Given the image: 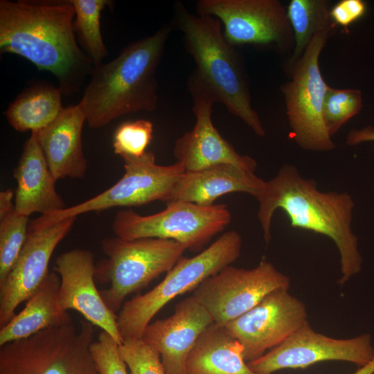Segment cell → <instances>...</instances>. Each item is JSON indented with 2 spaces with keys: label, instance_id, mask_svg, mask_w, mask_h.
<instances>
[{
  "label": "cell",
  "instance_id": "ffe728a7",
  "mask_svg": "<svg viewBox=\"0 0 374 374\" xmlns=\"http://www.w3.org/2000/svg\"><path fill=\"white\" fill-rule=\"evenodd\" d=\"M17 182L15 212L29 217L35 213L49 215L66 208L55 189V182L36 132L26 141L17 166L13 170Z\"/></svg>",
  "mask_w": 374,
  "mask_h": 374
},
{
  "label": "cell",
  "instance_id": "e575fe53",
  "mask_svg": "<svg viewBox=\"0 0 374 374\" xmlns=\"http://www.w3.org/2000/svg\"><path fill=\"white\" fill-rule=\"evenodd\" d=\"M353 374H374V358L367 364L359 367Z\"/></svg>",
  "mask_w": 374,
  "mask_h": 374
},
{
  "label": "cell",
  "instance_id": "ac0fdd59",
  "mask_svg": "<svg viewBox=\"0 0 374 374\" xmlns=\"http://www.w3.org/2000/svg\"><path fill=\"white\" fill-rule=\"evenodd\" d=\"M213 323L210 313L193 295L179 302L171 316L150 323L141 339L160 355L166 374H186L190 351Z\"/></svg>",
  "mask_w": 374,
  "mask_h": 374
},
{
  "label": "cell",
  "instance_id": "4dcf8cb0",
  "mask_svg": "<svg viewBox=\"0 0 374 374\" xmlns=\"http://www.w3.org/2000/svg\"><path fill=\"white\" fill-rule=\"evenodd\" d=\"M90 352L98 374H129L119 353V344L105 331L90 346Z\"/></svg>",
  "mask_w": 374,
  "mask_h": 374
},
{
  "label": "cell",
  "instance_id": "f546056e",
  "mask_svg": "<svg viewBox=\"0 0 374 374\" xmlns=\"http://www.w3.org/2000/svg\"><path fill=\"white\" fill-rule=\"evenodd\" d=\"M119 353L130 374H166L160 355L141 339L124 341Z\"/></svg>",
  "mask_w": 374,
  "mask_h": 374
},
{
  "label": "cell",
  "instance_id": "30bf717a",
  "mask_svg": "<svg viewBox=\"0 0 374 374\" xmlns=\"http://www.w3.org/2000/svg\"><path fill=\"white\" fill-rule=\"evenodd\" d=\"M124 174L113 186L101 193L76 205L49 215H41L29 226L38 228L68 217L114 207L139 206L166 200L172 186L184 172L176 162L163 166L156 163L155 155L147 151L141 157H124Z\"/></svg>",
  "mask_w": 374,
  "mask_h": 374
},
{
  "label": "cell",
  "instance_id": "4fadbf2b",
  "mask_svg": "<svg viewBox=\"0 0 374 374\" xmlns=\"http://www.w3.org/2000/svg\"><path fill=\"white\" fill-rule=\"evenodd\" d=\"M373 358L370 334L335 339L314 331L307 323L283 343L247 364L257 373L271 374L285 368H305L325 361H344L361 367Z\"/></svg>",
  "mask_w": 374,
  "mask_h": 374
},
{
  "label": "cell",
  "instance_id": "7c38bea8",
  "mask_svg": "<svg viewBox=\"0 0 374 374\" xmlns=\"http://www.w3.org/2000/svg\"><path fill=\"white\" fill-rule=\"evenodd\" d=\"M196 12L217 19L233 46L284 49L294 42L287 10L277 0H199Z\"/></svg>",
  "mask_w": 374,
  "mask_h": 374
},
{
  "label": "cell",
  "instance_id": "9c48e42d",
  "mask_svg": "<svg viewBox=\"0 0 374 374\" xmlns=\"http://www.w3.org/2000/svg\"><path fill=\"white\" fill-rule=\"evenodd\" d=\"M332 31L316 33L291 67L292 80L281 87L292 138L302 148L329 151L335 145L324 123L323 108L330 87L319 65L322 49Z\"/></svg>",
  "mask_w": 374,
  "mask_h": 374
},
{
  "label": "cell",
  "instance_id": "836d02e7",
  "mask_svg": "<svg viewBox=\"0 0 374 374\" xmlns=\"http://www.w3.org/2000/svg\"><path fill=\"white\" fill-rule=\"evenodd\" d=\"M15 211V193L11 189L0 193V220Z\"/></svg>",
  "mask_w": 374,
  "mask_h": 374
},
{
  "label": "cell",
  "instance_id": "7402d4cb",
  "mask_svg": "<svg viewBox=\"0 0 374 374\" xmlns=\"http://www.w3.org/2000/svg\"><path fill=\"white\" fill-rule=\"evenodd\" d=\"M60 278L50 271L46 279L28 299L23 310L0 329V346L27 338L42 330L72 323L69 314L60 301Z\"/></svg>",
  "mask_w": 374,
  "mask_h": 374
},
{
  "label": "cell",
  "instance_id": "d6986e66",
  "mask_svg": "<svg viewBox=\"0 0 374 374\" xmlns=\"http://www.w3.org/2000/svg\"><path fill=\"white\" fill-rule=\"evenodd\" d=\"M87 117L81 104L63 107L57 117L36 132L50 170L57 181L84 176L88 163L82 148V132Z\"/></svg>",
  "mask_w": 374,
  "mask_h": 374
},
{
  "label": "cell",
  "instance_id": "ba28073f",
  "mask_svg": "<svg viewBox=\"0 0 374 374\" xmlns=\"http://www.w3.org/2000/svg\"><path fill=\"white\" fill-rule=\"evenodd\" d=\"M164 210L141 215L132 209L118 211L112 223L118 238L132 240L161 238L175 240L187 249L200 250L231 221L224 204L201 206L186 202L167 203Z\"/></svg>",
  "mask_w": 374,
  "mask_h": 374
},
{
  "label": "cell",
  "instance_id": "4316f807",
  "mask_svg": "<svg viewBox=\"0 0 374 374\" xmlns=\"http://www.w3.org/2000/svg\"><path fill=\"white\" fill-rule=\"evenodd\" d=\"M28 217L15 211L0 220V284L3 283L24 245Z\"/></svg>",
  "mask_w": 374,
  "mask_h": 374
},
{
  "label": "cell",
  "instance_id": "9a60e30c",
  "mask_svg": "<svg viewBox=\"0 0 374 374\" xmlns=\"http://www.w3.org/2000/svg\"><path fill=\"white\" fill-rule=\"evenodd\" d=\"M76 217L48 226L28 227L24 245L3 283L0 284V327L15 315L17 308L37 291L48 276L54 250L72 229Z\"/></svg>",
  "mask_w": 374,
  "mask_h": 374
},
{
  "label": "cell",
  "instance_id": "3957f363",
  "mask_svg": "<svg viewBox=\"0 0 374 374\" xmlns=\"http://www.w3.org/2000/svg\"><path fill=\"white\" fill-rule=\"evenodd\" d=\"M174 29L171 23L130 43L112 60L94 65L82 99L91 128L106 126L118 117L155 110L156 72Z\"/></svg>",
  "mask_w": 374,
  "mask_h": 374
},
{
  "label": "cell",
  "instance_id": "484cf974",
  "mask_svg": "<svg viewBox=\"0 0 374 374\" xmlns=\"http://www.w3.org/2000/svg\"><path fill=\"white\" fill-rule=\"evenodd\" d=\"M75 9L73 28L78 42L95 64L108 55L100 30L102 11L113 1L109 0H71Z\"/></svg>",
  "mask_w": 374,
  "mask_h": 374
},
{
  "label": "cell",
  "instance_id": "1f68e13d",
  "mask_svg": "<svg viewBox=\"0 0 374 374\" xmlns=\"http://www.w3.org/2000/svg\"><path fill=\"white\" fill-rule=\"evenodd\" d=\"M366 3L362 0H341L330 10V16L335 25L347 28L366 12Z\"/></svg>",
  "mask_w": 374,
  "mask_h": 374
},
{
  "label": "cell",
  "instance_id": "e0dca14e",
  "mask_svg": "<svg viewBox=\"0 0 374 374\" xmlns=\"http://www.w3.org/2000/svg\"><path fill=\"white\" fill-rule=\"evenodd\" d=\"M55 269L60 278L59 296L62 308L80 313L84 319L110 335L119 344L124 341L117 315L105 303L96 286V265L91 251L73 249L59 255Z\"/></svg>",
  "mask_w": 374,
  "mask_h": 374
},
{
  "label": "cell",
  "instance_id": "2e32d148",
  "mask_svg": "<svg viewBox=\"0 0 374 374\" xmlns=\"http://www.w3.org/2000/svg\"><path fill=\"white\" fill-rule=\"evenodd\" d=\"M195 117L193 127L179 137L173 148V154L184 171H195L214 165L229 163L254 172L256 161L239 154L225 139L212 122L215 103L213 96L192 75L188 81Z\"/></svg>",
  "mask_w": 374,
  "mask_h": 374
},
{
  "label": "cell",
  "instance_id": "83f0119b",
  "mask_svg": "<svg viewBox=\"0 0 374 374\" xmlns=\"http://www.w3.org/2000/svg\"><path fill=\"white\" fill-rule=\"evenodd\" d=\"M362 107V93L357 89L330 88L326 93L323 115L326 127L332 137Z\"/></svg>",
  "mask_w": 374,
  "mask_h": 374
},
{
  "label": "cell",
  "instance_id": "8992f818",
  "mask_svg": "<svg viewBox=\"0 0 374 374\" xmlns=\"http://www.w3.org/2000/svg\"><path fill=\"white\" fill-rule=\"evenodd\" d=\"M101 248L106 258L96 265L95 279L109 285L100 292L114 313L121 310L127 296L170 271L187 250L173 240H127L116 236L105 238Z\"/></svg>",
  "mask_w": 374,
  "mask_h": 374
},
{
  "label": "cell",
  "instance_id": "5b68a950",
  "mask_svg": "<svg viewBox=\"0 0 374 374\" xmlns=\"http://www.w3.org/2000/svg\"><path fill=\"white\" fill-rule=\"evenodd\" d=\"M242 244L240 233L228 231L197 255L180 258L153 289L125 302L117 315L123 340L141 339L152 319L164 305L237 260Z\"/></svg>",
  "mask_w": 374,
  "mask_h": 374
},
{
  "label": "cell",
  "instance_id": "8fae6325",
  "mask_svg": "<svg viewBox=\"0 0 374 374\" xmlns=\"http://www.w3.org/2000/svg\"><path fill=\"white\" fill-rule=\"evenodd\" d=\"M290 280L266 259L252 269L229 265L197 287L193 296L214 323L225 326L258 304L267 295L289 288Z\"/></svg>",
  "mask_w": 374,
  "mask_h": 374
},
{
  "label": "cell",
  "instance_id": "d6a6232c",
  "mask_svg": "<svg viewBox=\"0 0 374 374\" xmlns=\"http://www.w3.org/2000/svg\"><path fill=\"white\" fill-rule=\"evenodd\" d=\"M374 141V128L366 126L360 130H352L346 136V143L356 145L361 143Z\"/></svg>",
  "mask_w": 374,
  "mask_h": 374
},
{
  "label": "cell",
  "instance_id": "44dd1931",
  "mask_svg": "<svg viewBox=\"0 0 374 374\" xmlns=\"http://www.w3.org/2000/svg\"><path fill=\"white\" fill-rule=\"evenodd\" d=\"M264 182L254 172L229 163L184 171L177 179L165 203L186 202L211 206L221 196L233 193H244L256 197Z\"/></svg>",
  "mask_w": 374,
  "mask_h": 374
},
{
  "label": "cell",
  "instance_id": "cb8c5ba5",
  "mask_svg": "<svg viewBox=\"0 0 374 374\" xmlns=\"http://www.w3.org/2000/svg\"><path fill=\"white\" fill-rule=\"evenodd\" d=\"M62 93L58 87L37 81L24 89L5 112L6 118L16 131L38 132L60 114Z\"/></svg>",
  "mask_w": 374,
  "mask_h": 374
},
{
  "label": "cell",
  "instance_id": "52a82bcc",
  "mask_svg": "<svg viewBox=\"0 0 374 374\" xmlns=\"http://www.w3.org/2000/svg\"><path fill=\"white\" fill-rule=\"evenodd\" d=\"M93 325L82 320L0 346V374H98L90 352Z\"/></svg>",
  "mask_w": 374,
  "mask_h": 374
},
{
  "label": "cell",
  "instance_id": "f1b7e54d",
  "mask_svg": "<svg viewBox=\"0 0 374 374\" xmlns=\"http://www.w3.org/2000/svg\"><path fill=\"white\" fill-rule=\"evenodd\" d=\"M153 137V124L146 119L121 123L113 136L114 153L124 157H141Z\"/></svg>",
  "mask_w": 374,
  "mask_h": 374
},
{
  "label": "cell",
  "instance_id": "d4e9b609",
  "mask_svg": "<svg viewBox=\"0 0 374 374\" xmlns=\"http://www.w3.org/2000/svg\"><path fill=\"white\" fill-rule=\"evenodd\" d=\"M286 10L294 37L291 64L301 57L316 33L332 31L335 24L330 16L329 2L326 0H292Z\"/></svg>",
  "mask_w": 374,
  "mask_h": 374
},
{
  "label": "cell",
  "instance_id": "7a4b0ae2",
  "mask_svg": "<svg viewBox=\"0 0 374 374\" xmlns=\"http://www.w3.org/2000/svg\"><path fill=\"white\" fill-rule=\"evenodd\" d=\"M255 198L267 244L271 238L273 215L281 209L292 227L322 234L333 240L340 255L339 284L344 285L360 272L362 258L357 237L351 228L355 202L349 193L320 191L315 181L303 177L294 166L285 164L274 177L265 181Z\"/></svg>",
  "mask_w": 374,
  "mask_h": 374
},
{
  "label": "cell",
  "instance_id": "603a6c76",
  "mask_svg": "<svg viewBox=\"0 0 374 374\" xmlns=\"http://www.w3.org/2000/svg\"><path fill=\"white\" fill-rule=\"evenodd\" d=\"M186 374H259L246 362L242 344L213 323L199 336L186 364Z\"/></svg>",
  "mask_w": 374,
  "mask_h": 374
},
{
  "label": "cell",
  "instance_id": "277c9868",
  "mask_svg": "<svg viewBox=\"0 0 374 374\" xmlns=\"http://www.w3.org/2000/svg\"><path fill=\"white\" fill-rule=\"evenodd\" d=\"M182 33L186 52L195 64L192 76L229 112L248 125L258 136L265 130L251 106V94L239 52L225 39L215 17L193 14L180 2L174 7L170 22Z\"/></svg>",
  "mask_w": 374,
  "mask_h": 374
},
{
  "label": "cell",
  "instance_id": "6da1fadb",
  "mask_svg": "<svg viewBox=\"0 0 374 374\" xmlns=\"http://www.w3.org/2000/svg\"><path fill=\"white\" fill-rule=\"evenodd\" d=\"M71 0L0 1V52L51 73L62 96L78 92L95 65L80 48Z\"/></svg>",
  "mask_w": 374,
  "mask_h": 374
},
{
  "label": "cell",
  "instance_id": "5bb4252c",
  "mask_svg": "<svg viewBox=\"0 0 374 374\" xmlns=\"http://www.w3.org/2000/svg\"><path fill=\"white\" fill-rule=\"evenodd\" d=\"M280 288L258 304L224 326L243 347L247 362L283 343L308 322L305 304Z\"/></svg>",
  "mask_w": 374,
  "mask_h": 374
}]
</instances>
